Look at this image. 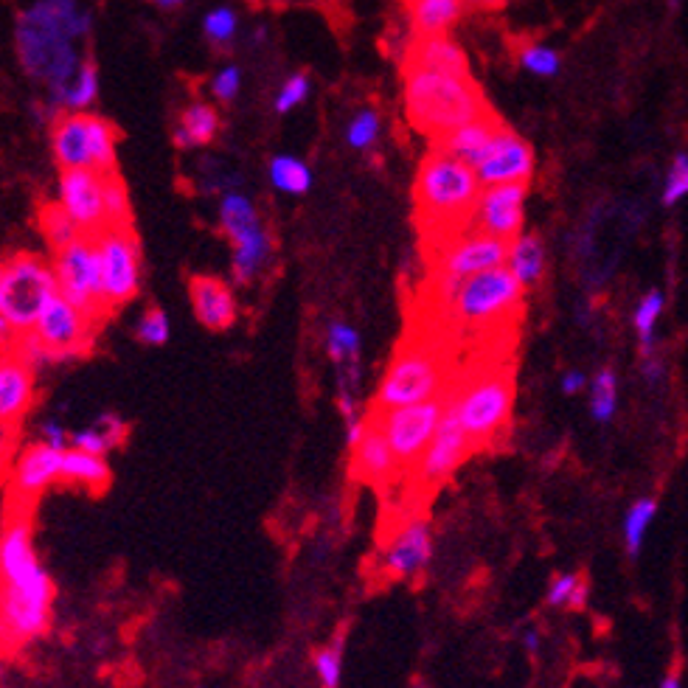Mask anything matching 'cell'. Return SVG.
Wrapping results in <instances>:
<instances>
[{"label": "cell", "instance_id": "13", "mask_svg": "<svg viewBox=\"0 0 688 688\" xmlns=\"http://www.w3.org/2000/svg\"><path fill=\"white\" fill-rule=\"evenodd\" d=\"M472 441H469L467 430L458 419V410L453 405V391H450V402H447V410H444V419H441L439 433L436 439L430 441V447L422 455V461L416 464V484L422 489H436L441 486L455 469L464 464V458L472 453Z\"/></svg>", "mask_w": 688, "mask_h": 688}, {"label": "cell", "instance_id": "54", "mask_svg": "<svg viewBox=\"0 0 688 688\" xmlns=\"http://www.w3.org/2000/svg\"><path fill=\"white\" fill-rule=\"evenodd\" d=\"M540 644H542V635L537 627H528L526 632H523V646H526L528 652L534 655V652H540Z\"/></svg>", "mask_w": 688, "mask_h": 688}, {"label": "cell", "instance_id": "6", "mask_svg": "<svg viewBox=\"0 0 688 688\" xmlns=\"http://www.w3.org/2000/svg\"><path fill=\"white\" fill-rule=\"evenodd\" d=\"M59 295L54 264L37 253L20 250L0 267V335L9 346L20 335L34 332L48 304Z\"/></svg>", "mask_w": 688, "mask_h": 688}, {"label": "cell", "instance_id": "37", "mask_svg": "<svg viewBox=\"0 0 688 688\" xmlns=\"http://www.w3.org/2000/svg\"><path fill=\"white\" fill-rule=\"evenodd\" d=\"M343 646H346V627L335 632V638L326 646H321L312 658L318 683L323 688H340V677H343Z\"/></svg>", "mask_w": 688, "mask_h": 688}, {"label": "cell", "instance_id": "50", "mask_svg": "<svg viewBox=\"0 0 688 688\" xmlns=\"http://www.w3.org/2000/svg\"><path fill=\"white\" fill-rule=\"evenodd\" d=\"M40 441L48 444V447H54V450H59V453L71 450V433L59 425V422H45V425L40 427Z\"/></svg>", "mask_w": 688, "mask_h": 688}, {"label": "cell", "instance_id": "24", "mask_svg": "<svg viewBox=\"0 0 688 688\" xmlns=\"http://www.w3.org/2000/svg\"><path fill=\"white\" fill-rule=\"evenodd\" d=\"M65 453H59V450L48 447L43 441L31 444L29 450L20 455L15 467L17 492L37 495V492L48 489L54 481H62V458H65Z\"/></svg>", "mask_w": 688, "mask_h": 688}, {"label": "cell", "instance_id": "33", "mask_svg": "<svg viewBox=\"0 0 688 688\" xmlns=\"http://www.w3.org/2000/svg\"><path fill=\"white\" fill-rule=\"evenodd\" d=\"M658 517V500L655 498H638L632 503L627 514H624V523H621V531H624V548L632 559L641 557L644 551V542L649 537V528Z\"/></svg>", "mask_w": 688, "mask_h": 688}, {"label": "cell", "instance_id": "1", "mask_svg": "<svg viewBox=\"0 0 688 688\" xmlns=\"http://www.w3.org/2000/svg\"><path fill=\"white\" fill-rule=\"evenodd\" d=\"M0 576H3V644L20 646L40 638L51 621L54 585L40 565L31 526L26 520H12L0 537Z\"/></svg>", "mask_w": 688, "mask_h": 688}, {"label": "cell", "instance_id": "25", "mask_svg": "<svg viewBox=\"0 0 688 688\" xmlns=\"http://www.w3.org/2000/svg\"><path fill=\"white\" fill-rule=\"evenodd\" d=\"M413 37L447 34L461 20L469 0H402Z\"/></svg>", "mask_w": 688, "mask_h": 688}, {"label": "cell", "instance_id": "17", "mask_svg": "<svg viewBox=\"0 0 688 688\" xmlns=\"http://www.w3.org/2000/svg\"><path fill=\"white\" fill-rule=\"evenodd\" d=\"M433 559V528L427 520H410L382 551V571L388 579H413L427 571Z\"/></svg>", "mask_w": 688, "mask_h": 688}, {"label": "cell", "instance_id": "12", "mask_svg": "<svg viewBox=\"0 0 688 688\" xmlns=\"http://www.w3.org/2000/svg\"><path fill=\"white\" fill-rule=\"evenodd\" d=\"M96 326L99 323L93 321L90 315L74 307L68 298L57 295L48 304V309L43 312V318L37 321L31 335L40 340V346L51 354L54 363H62V360H74V357H82L88 352L93 346Z\"/></svg>", "mask_w": 688, "mask_h": 688}, {"label": "cell", "instance_id": "43", "mask_svg": "<svg viewBox=\"0 0 688 688\" xmlns=\"http://www.w3.org/2000/svg\"><path fill=\"white\" fill-rule=\"evenodd\" d=\"M517 62L526 68L528 74H534V76H557L559 65H562L557 51L540 43L520 45V51H517Z\"/></svg>", "mask_w": 688, "mask_h": 688}, {"label": "cell", "instance_id": "14", "mask_svg": "<svg viewBox=\"0 0 688 688\" xmlns=\"http://www.w3.org/2000/svg\"><path fill=\"white\" fill-rule=\"evenodd\" d=\"M59 203L74 217L79 231L96 236L110 228L104 208V175L96 169H65L59 172Z\"/></svg>", "mask_w": 688, "mask_h": 688}, {"label": "cell", "instance_id": "7", "mask_svg": "<svg viewBox=\"0 0 688 688\" xmlns=\"http://www.w3.org/2000/svg\"><path fill=\"white\" fill-rule=\"evenodd\" d=\"M523 293L526 287L514 279L509 267H495L478 276H469L441 315H447L455 329L503 332L506 323L520 318Z\"/></svg>", "mask_w": 688, "mask_h": 688}, {"label": "cell", "instance_id": "38", "mask_svg": "<svg viewBox=\"0 0 688 688\" xmlns=\"http://www.w3.org/2000/svg\"><path fill=\"white\" fill-rule=\"evenodd\" d=\"M587 601V582L579 573H557L551 579V585L545 590V604L548 607H568V610H579Z\"/></svg>", "mask_w": 688, "mask_h": 688}, {"label": "cell", "instance_id": "18", "mask_svg": "<svg viewBox=\"0 0 688 688\" xmlns=\"http://www.w3.org/2000/svg\"><path fill=\"white\" fill-rule=\"evenodd\" d=\"M399 469L402 464L396 461L380 422L368 413L366 436L352 450V472L371 486H388L399 475Z\"/></svg>", "mask_w": 688, "mask_h": 688}, {"label": "cell", "instance_id": "39", "mask_svg": "<svg viewBox=\"0 0 688 688\" xmlns=\"http://www.w3.org/2000/svg\"><path fill=\"white\" fill-rule=\"evenodd\" d=\"M326 352L340 366H354L360 357V335L349 323H329L326 326Z\"/></svg>", "mask_w": 688, "mask_h": 688}, {"label": "cell", "instance_id": "4", "mask_svg": "<svg viewBox=\"0 0 688 688\" xmlns=\"http://www.w3.org/2000/svg\"><path fill=\"white\" fill-rule=\"evenodd\" d=\"M15 48L23 71L31 79L48 85L54 102L62 107L65 90L76 71L82 68V59L76 57L74 37L68 31L65 17L45 0L34 3L31 9L17 17Z\"/></svg>", "mask_w": 688, "mask_h": 688}, {"label": "cell", "instance_id": "52", "mask_svg": "<svg viewBox=\"0 0 688 688\" xmlns=\"http://www.w3.org/2000/svg\"><path fill=\"white\" fill-rule=\"evenodd\" d=\"M559 388H562V394H568V396H576V394H582L587 388V377L582 374V371H565L562 374V380H559Z\"/></svg>", "mask_w": 688, "mask_h": 688}, {"label": "cell", "instance_id": "5", "mask_svg": "<svg viewBox=\"0 0 688 688\" xmlns=\"http://www.w3.org/2000/svg\"><path fill=\"white\" fill-rule=\"evenodd\" d=\"M453 388L450 360L436 340H405L382 374L374 396V413L419 405Z\"/></svg>", "mask_w": 688, "mask_h": 688}, {"label": "cell", "instance_id": "41", "mask_svg": "<svg viewBox=\"0 0 688 688\" xmlns=\"http://www.w3.org/2000/svg\"><path fill=\"white\" fill-rule=\"evenodd\" d=\"M104 208H107L110 228H132L130 197H127V186L118 177V172L104 175Z\"/></svg>", "mask_w": 688, "mask_h": 688}, {"label": "cell", "instance_id": "58", "mask_svg": "<svg viewBox=\"0 0 688 688\" xmlns=\"http://www.w3.org/2000/svg\"><path fill=\"white\" fill-rule=\"evenodd\" d=\"M680 3H683V0H669V6H672V9H677Z\"/></svg>", "mask_w": 688, "mask_h": 688}, {"label": "cell", "instance_id": "20", "mask_svg": "<svg viewBox=\"0 0 688 688\" xmlns=\"http://www.w3.org/2000/svg\"><path fill=\"white\" fill-rule=\"evenodd\" d=\"M189 295L194 315L205 329L222 332V329L236 323L239 307H236L234 293L225 281L211 279V276H194L189 284Z\"/></svg>", "mask_w": 688, "mask_h": 688}, {"label": "cell", "instance_id": "51", "mask_svg": "<svg viewBox=\"0 0 688 688\" xmlns=\"http://www.w3.org/2000/svg\"><path fill=\"white\" fill-rule=\"evenodd\" d=\"M96 425L107 433V439L113 441V447H118L124 441V436H127V425H124V419H118L116 413H104V416H99Z\"/></svg>", "mask_w": 688, "mask_h": 688}, {"label": "cell", "instance_id": "46", "mask_svg": "<svg viewBox=\"0 0 688 688\" xmlns=\"http://www.w3.org/2000/svg\"><path fill=\"white\" fill-rule=\"evenodd\" d=\"M688 197V155L686 152H677L672 158V166H669V177L663 183V205L672 208V205L683 203Z\"/></svg>", "mask_w": 688, "mask_h": 688}, {"label": "cell", "instance_id": "31", "mask_svg": "<svg viewBox=\"0 0 688 688\" xmlns=\"http://www.w3.org/2000/svg\"><path fill=\"white\" fill-rule=\"evenodd\" d=\"M262 220H259V211L250 197L239 194V191H228L220 200V231L231 242L239 239L242 234H248L253 228H259Z\"/></svg>", "mask_w": 688, "mask_h": 688}, {"label": "cell", "instance_id": "40", "mask_svg": "<svg viewBox=\"0 0 688 688\" xmlns=\"http://www.w3.org/2000/svg\"><path fill=\"white\" fill-rule=\"evenodd\" d=\"M96 96H99V71L93 62H82V68L76 71L65 96H62V107H68L71 113H82Z\"/></svg>", "mask_w": 688, "mask_h": 688}, {"label": "cell", "instance_id": "2", "mask_svg": "<svg viewBox=\"0 0 688 688\" xmlns=\"http://www.w3.org/2000/svg\"><path fill=\"white\" fill-rule=\"evenodd\" d=\"M481 191L484 186L469 163L458 161L441 147L427 152L416 169L413 203L419 228L433 239V245L472 231Z\"/></svg>", "mask_w": 688, "mask_h": 688}, {"label": "cell", "instance_id": "21", "mask_svg": "<svg viewBox=\"0 0 688 688\" xmlns=\"http://www.w3.org/2000/svg\"><path fill=\"white\" fill-rule=\"evenodd\" d=\"M51 149H54V158L59 163V172H65V169H93L88 113H65V116L54 118Z\"/></svg>", "mask_w": 688, "mask_h": 688}, {"label": "cell", "instance_id": "26", "mask_svg": "<svg viewBox=\"0 0 688 688\" xmlns=\"http://www.w3.org/2000/svg\"><path fill=\"white\" fill-rule=\"evenodd\" d=\"M231 245H234L231 270H234V279L239 284H250V281L262 273L264 264L270 262V256H273V242H270V234L264 231V225L253 228L248 234H242Z\"/></svg>", "mask_w": 688, "mask_h": 688}, {"label": "cell", "instance_id": "34", "mask_svg": "<svg viewBox=\"0 0 688 688\" xmlns=\"http://www.w3.org/2000/svg\"><path fill=\"white\" fill-rule=\"evenodd\" d=\"M88 132H90V158H93V169L102 175H113L116 172V144L118 130L102 116H90L88 113Z\"/></svg>", "mask_w": 688, "mask_h": 688}, {"label": "cell", "instance_id": "45", "mask_svg": "<svg viewBox=\"0 0 688 688\" xmlns=\"http://www.w3.org/2000/svg\"><path fill=\"white\" fill-rule=\"evenodd\" d=\"M172 335V326H169V318L166 312L158 307H149L138 323H135V337L147 346H163Z\"/></svg>", "mask_w": 688, "mask_h": 688}, {"label": "cell", "instance_id": "55", "mask_svg": "<svg viewBox=\"0 0 688 688\" xmlns=\"http://www.w3.org/2000/svg\"><path fill=\"white\" fill-rule=\"evenodd\" d=\"M658 688H683V683H680V674L669 672L663 680H660Z\"/></svg>", "mask_w": 688, "mask_h": 688}, {"label": "cell", "instance_id": "11", "mask_svg": "<svg viewBox=\"0 0 688 688\" xmlns=\"http://www.w3.org/2000/svg\"><path fill=\"white\" fill-rule=\"evenodd\" d=\"M102 259L104 295L110 309L121 307L138 295L141 287V245L132 228H107L93 236Z\"/></svg>", "mask_w": 688, "mask_h": 688}, {"label": "cell", "instance_id": "42", "mask_svg": "<svg viewBox=\"0 0 688 688\" xmlns=\"http://www.w3.org/2000/svg\"><path fill=\"white\" fill-rule=\"evenodd\" d=\"M380 130H382L380 113H377V110H368L366 107V110L354 113L352 121L346 124L343 138H346V144H349L352 149H357V152H368V149L377 144Z\"/></svg>", "mask_w": 688, "mask_h": 688}, {"label": "cell", "instance_id": "49", "mask_svg": "<svg viewBox=\"0 0 688 688\" xmlns=\"http://www.w3.org/2000/svg\"><path fill=\"white\" fill-rule=\"evenodd\" d=\"M239 88H242V71L236 65H225L220 74L214 76V82H211L214 99L225 104L234 102L236 96H239Z\"/></svg>", "mask_w": 688, "mask_h": 688}, {"label": "cell", "instance_id": "19", "mask_svg": "<svg viewBox=\"0 0 688 688\" xmlns=\"http://www.w3.org/2000/svg\"><path fill=\"white\" fill-rule=\"evenodd\" d=\"M405 71H433L447 76H469V59L450 34L413 37L405 51Z\"/></svg>", "mask_w": 688, "mask_h": 688}, {"label": "cell", "instance_id": "53", "mask_svg": "<svg viewBox=\"0 0 688 688\" xmlns=\"http://www.w3.org/2000/svg\"><path fill=\"white\" fill-rule=\"evenodd\" d=\"M663 377H666V366L660 363L658 357H646L644 360V380L649 382V385H658V382H663Z\"/></svg>", "mask_w": 688, "mask_h": 688}, {"label": "cell", "instance_id": "8", "mask_svg": "<svg viewBox=\"0 0 688 688\" xmlns=\"http://www.w3.org/2000/svg\"><path fill=\"white\" fill-rule=\"evenodd\" d=\"M453 405L472 447L478 450L492 444L512 419V368L495 363L472 371L467 380L453 382Z\"/></svg>", "mask_w": 688, "mask_h": 688}, {"label": "cell", "instance_id": "56", "mask_svg": "<svg viewBox=\"0 0 688 688\" xmlns=\"http://www.w3.org/2000/svg\"><path fill=\"white\" fill-rule=\"evenodd\" d=\"M469 3H475V6H481V9H500V6H506L509 0H469Z\"/></svg>", "mask_w": 688, "mask_h": 688}, {"label": "cell", "instance_id": "22", "mask_svg": "<svg viewBox=\"0 0 688 688\" xmlns=\"http://www.w3.org/2000/svg\"><path fill=\"white\" fill-rule=\"evenodd\" d=\"M503 127H506V124L500 121L498 113L489 110V113H484L481 118H475V121H469L464 127H458L455 132H450L447 138L436 141L433 147H441L444 152H450L453 158L469 163V166L475 169V166L481 163V158L486 155V149L492 147L495 135H498Z\"/></svg>", "mask_w": 688, "mask_h": 688}, {"label": "cell", "instance_id": "10", "mask_svg": "<svg viewBox=\"0 0 688 688\" xmlns=\"http://www.w3.org/2000/svg\"><path fill=\"white\" fill-rule=\"evenodd\" d=\"M450 391L444 396H436V399L408 405V408L388 410V413L368 410L380 422L382 433H385V439L391 444V450H394L396 461L402 464V469L416 467L422 461L427 447H430V441L436 439L447 402H450Z\"/></svg>", "mask_w": 688, "mask_h": 688}, {"label": "cell", "instance_id": "32", "mask_svg": "<svg viewBox=\"0 0 688 688\" xmlns=\"http://www.w3.org/2000/svg\"><path fill=\"white\" fill-rule=\"evenodd\" d=\"M267 175H270V186L281 194H290V197H301L312 189V169L307 166V161L295 158V155H276L270 166H267Z\"/></svg>", "mask_w": 688, "mask_h": 688}, {"label": "cell", "instance_id": "44", "mask_svg": "<svg viewBox=\"0 0 688 688\" xmlns=\"http://www.w3.org/2000/svg\"><path fill=\"white\" fill-rule=\"evenodd\" d=\"M236 29H239V17H236L234 9L228 6H220L214 12H208L203 20L205 40L214 45H228L236 37Z\"/></svg>", "mask_w": 688, "mask_h": 688}, {"label": "cell", "instance_id": "23", "mask_svg": "<svg viewBox=\"0 0 688 688\" xmlns=\"http://www.w3.org/2000/svg\"><path fill=\"white\" fill-rule=\"evenodd\" d=\"M34 396V371L17 354L6 352L0 363V422L9 427L29 410Z\"/></svg>", "mask_w": 688, "mask_h": 688}, {"label": "cell", "instance_id": "48", "mask_svg": "<svg viewBox=\"0 0 688 688\" xmlns=\"http://www.w3.org/2000/svg\"><path fill=\"white\" fill-rule=\"evenodd\" d=\"M71 447H74V450H82V453L102 455L104 458V455L113 450V441L107 439V433H104L102 427L90 425L71 433Z\"/></svg>", "mask_w": 688, "mask_h": 688}, {"label": "cell", "instance_id": "28", "mask_svg": "<svg viewBox=\"0 0 688 688\" xmlns=\"http://www.w3.org/2000/svg\"><path fill=\"white\" fill-rule=\"evenodd\" d=\"M506 267L523 287H537L545 276V245L537 234H520L509 245Z\"/></svg>", "mask_w": 688, "mask_h": 688}, {"label": "cell", "instance_id": "30", "mask_svg": "<svg viewBox=\"0 0 688 688\" xmlns=\"http://www.w3.org/2000/svg\"><path fill=\"white\" fill-rule=\"evenodd\" d=\"M37 228H40V234H43V239L48 242V248L54 250V253H59V250L71 248L76 239H82V231H79V225L74 222V217L65 211V205L59 203H43L40 205V211H37Z\"/></svg>", "mask_w": 688, "mask_h": 688}, {"label": "cell", "instance_id": "16", "mask_svg": "<svg viewBox=\"0 0 688 688\" xmlns=\"http://www.w3.org/2000/svg\"><path fill=\"white\" fill-rule=\"evenodd\" d=\"M526 194L528 186H495L481 191V200L475 205V217H472V231L514 242L523 234Z\"/></svg>", "mask_w": 688, "mask_h": 688}, {"label": "cell", "instance_id": "29", "mask_svg": "<svg viewBox=\"0 0 688 688\" xmlns=\"http://www.w3.org/2000/svg\"><path fill=\"white\" fill-rule=\"evenodd\" d=\"M62 481L65 484L88 486L90 492H102L110 484V467L102 455L82 453V450H68L62 458Z\"/></svg>", "mask_w": 688, "mask_h": 688}, {"label": "cell", "instance_id": "35", "mask_svg": "<svg viewBox=\"0 0 688 688\" xmlns=\"http://www.w3.org/2000/svg\"><path fill=\"white\" fill-rule=\"evenodd\" d=\"M666 307V298L660 290H649V293L638 301V307L632 312V326L638 332V343H641V354L655 357V329H658L660 315Z\"/></svg>", "mask_w": 688, "mask_h": 688}, {"label": "cell", "instance_id": "3", "mask_svg": "<svg viewBox=\"0 0 688 688\" xmlns=\"http://www.w3.org/2000/svg\"><path fill=\"white\" fill-rule=\"evenodd\" d=\"M492 107L472 76H447L433 71H405V116L410 127L433 144L450 132L481 118Z\"/></svg>", "mask_w": 688, "mask_h": 688}, {"label": "cell", "instance_id": "9", "mask_svg": "<svg viewBox=\"0 0 688 688\" xmlns=\"http://www.w3.org/2000/svg\"><path fill=\"white\" fill-rule=\"evenodd\" d=\"M54 273H57L59 295L68 298L74 307L102 323L113 309L107 304L102 279V259L93 236L76 239L71 248L54 253Z\"/></svg>", "mask_w": 688, "mask_h": 688}, {"label": "cell", "instance_id": "27", "mask_svg": "<svg viewBox=\"0 0 688 688\" xmlns=\"http://www.w3.org/2000/svg\"><path fill=\"white\" fill-rule=\"evenodd\" d=\"M220 132V113L217 107L205 102H191L175 127V144L180 149L205 147L217 138Z\"/></svg>", "mask_w": 688, "mask_h": 688}, {"label": "cell", "instance_id": "47", "mask_svg": "<svg viewBox=\"0 0 688 688\" xmlns=\"http://www.w3.org/2000/svg\"><path fill=\"white\" fill-rule=\"evenodd\" d=\"M307 96H309V76L293 74L279 88L273 107H276V113L287 116V113H293L295 107H301V104L307 102Z\"/></svg>", "mask_w": 688, "mask_h": 688}, {"label": "cell", "instance_id": "36", "mask_svg": "<svg viewBox=\"0 0 688 688\" xmlns=\"http://www.w3.org/2000/svg\"><path fill=\"white\" fill-rule=\"evenodd\" d=\"M615 410H618V377L613 368H601L590 382V416L599 425H607L613 422Z\"/></svg>", "mask_w": 688, "mask_h": 688}, {"label": "cell", "instance_id": "15", "mask_svg": "<svg viewBox=\"0 0 688 688\" xmlns=\"http://www.w3.org/2000/svg\"><path fill=\"white\" fill-rule=\"evenodd\" d=\"M475 175H478L484 189L528 186V180L534 175V149L528 147L526 138H520L514 130L503 127L495 135L492 147L486 149L481 163L475 166Z\"/></svg>", "mask_w": 688, "mask_h": 688}, {"label": "cell", "instance_id": "57", "mask_svg": "<svg viewBox=\"0 0 688 688\" xmlns=\"http://www.w3.org/2000/svg\"><path fill=\"white\" fill-rule=\"evenodd\" d=\"M158 6H163V9H175V6H180L183 0H155Z\"/></svg>", "mask_w": 688, "mask_h": 688}]
</instances>
